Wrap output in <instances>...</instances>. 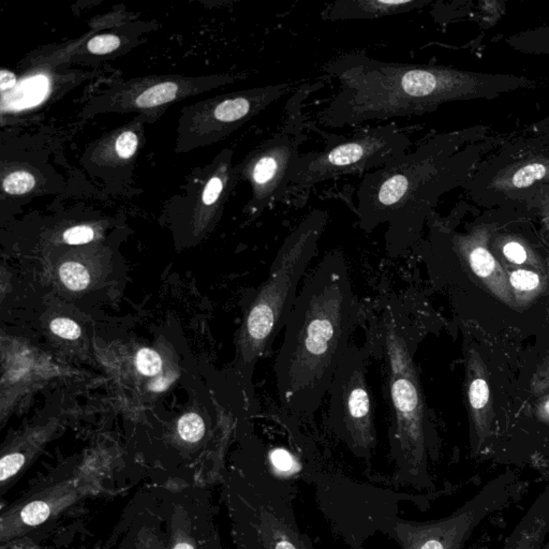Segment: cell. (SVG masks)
<instances>
[{
  "label": "cell",
  "mask_w": 549,
  "mask_h": 549,
  "mask_svg": "<svg viewBox=\"0 0 549 549\" xmlns=\"http://www.w3.org/2000/svg\"><path fill=\"white\" fill-rule=\"evenodd\" d=\"M504 251L510 261L517 264L523 263L527 259L525 248L517 242H508L504 247Z\"/></svg>",
  "instance_id": "4316f807"
},
{
  "label": "cell",
  "mask_w": 549,
  "mask_h": 549,
  "mask_svg": "<svg viewBox=\"0 0 549 549\" xmlns=\"http://www.w3.org/2000/svg\"><path fill=\"white\" fill-rule=\"evenodd\" d=\"M94 231L88 225H76L63 233V238L69 245H82L92 242Z\"/></svg>",
  "instance_id": "cb8c5ba5"
},
{
  "label": "cell",
  "mask_w": 549,
  "mask_h": 549,
  "mask_svg": "<svg viewBox=\"0 0 549 549\" xmlns=\"http://www.w3.org/2000/svg\"><path fill=\"white\" fill-rule=\"evenodd\" d=\"M178 433L183 440L194 443L201 440L205 433V425L201 416L188 413L178 422Z\"/></svg>",
  "instance_id": "9a60e30c"
},
{
  "label": "cell",
  "mask_w": 549,
  "mask_h": 549,
  "mask_svg": "<svg viewBox=\"0 0 549 549\" xmlns=\"http://www.w3.org/2000/svg\"><path fill=\"white\" fill-rule=\"evenodd\" d=\"M510 281L512 283V286L517 289V290L531 291L539 287V277L537 276V273H532V271L519 269V271H514L510 275Z\"/></svg>",
  "instance_id": "603a6c76"
},
{
  "label": "cell",
  "mask_w": 549,
  "mask_h": 549,
  "mask_svg": "<svg viewBox=\"0 0 549 549\" xmlns=\"http://www.w3.org/2000/svg\"><path fill=\"white\" fill-rule=\"evenodd\" d=\"M50 513H51V510L45 502L34 501L23 508L21 517L26 525L38 526L44 523L49 518Z\"/></svg>",
  "instance_id": "ffe728a7"
},
{
  "label": "cell",
  "mask_w": 549,
  "mask_h": 549,
  "mask_svg": "<svg viewBox=\"0 0 549 549\" xmlns=\"http://www.w3.org/2000/svg\"><path fill=\"white\" fill-rule=\"evenodd\" d=\"M140 146V136L136 130L123 129L115 132L112 138H105L94 153L97 163L102 165L128 163L136 155Z\"/></svg>",
  "instance_id": "7c38bea8"
},
{
  "label": "cell",
  "mask_w": 549,
  "mask_h": 549,
  "mask_svg": "<svg viewBox=\"0 0 549 549\" xmlns=\"http://www.w3.org/2000/svg\"><path fill=\"white\" fill-rule=\"evenodd\" d=\"M235 76L216 75L207 78L156 76L124 83L103 92L90 103L86 111L142 112L148 114L163 113L171 104L196 92L233 82ZM85 111V112H86Z\"/></svg>",
  "instance_id": "9c48e42d"
},
{
  "label": "cell",
  "mask_w": 549,
  "mask_h": 549,
  "mask_svg": "<svg viewBox=\"0 0 549 549\" xmlns=\"http://www.w3.org/2000/svg\"><path fill=\"white\" fill-rule=\"evenodd\" d=\"M410 145L409 134L396 125L361 129L319 152L300 155L291 173L290 188L308 189L342 175L366 174L404 155Z\"/></svg>",
  "instance_id": "5b68a950"
},
{
  "label": "cell",
  "mask_w": 549,
  "mask_h": 549,
  "mask_svg": "<svg viewBox=\"0 0 549 549\" xmlns=\"http://www.w3.org/2000/svg\"><path fill=\"white\" fill-rule=\"evenodd\" d=\"M470 404L475 409H483L489 400V389L486 381L475 379L470 385Z\"/></svg>",
  "instance_id": "7402d4cb"
},
{
  "label": "cell",
  "mask_w": 549,
  "mask_h": 549,
  "mask_svg": "<svg viewBox=\"0 0 549 549\" xmlns=\"http://www.w3.org/2000/svg\"><path fill=\"white\" fill-rule=\"evenodd\" d=\"M446 147L433 140L364 175L356 190L362 230L386 227L385 249L400 257L419 242L433 202L446 185Z\"/></svg>",
  "instance_id": "3957f363"
},
{
  "label": "cell",
  "mask_w": 549,
  "mask_h": 549,
  "mask_svg": "<svg viewBox=\"0 0 549 549\" xmlns=\"http://www.w3.org/2000/svg\"><path fill=\"white\" fill-rule=\"evenodd\" d=\"M171 383H172V381L167 379V377H160L150 383L149 389L153 392H163V391L167 390Z\"/></svg>",
  "instance_id": "f1b7e54d"
},
{
  "label": "cell",
  "mask_w": 549,
  "mask_h": 549,
  "mask_svg": "<svg viewBox=\"0 0 549 549\" xmlns=\"http://www.w3.org/2000/svg\"><path fill=\"white\" fill-rule=\"evenodd\" d=\"M322 71L335 90L317 112L315 121L329 129L425 114L470 90L469 76L458 71L386 63L361 52L337 56Z\"/></svg>",
  "instance_id": "7a4b0ae2"
},
{
  "label": "cell",
  "mask_w": 549,
  "mask_h": 549,
  "mask_svg": "<svg viewBox=\"0 0 549 549\" xmlns=\"http://www.w3.org/2000/svg\"><path fill=\"white\" fill-rule=\"evenodd\" d=\"M469 260L472 271L481 278H488L498 267L494 257L485 248L479 247L472 250Z\"/></svg>",
  "instance_id": "2e32d148"
},
{
  "label": "cell",
  "mask_w": 549,
  "mask_h": 549,
  "mask_svg": "<svg viewBox=\"0 0 549 549\" xmlns=\"http://www.w3.org/2000/svg\"><path fill=\"white\" fill-rule=\"evenodd\" d=\"M51 329L54 334L69 340H75L81 336L80 327L72 320L65 318L53 320L51 322Z\"/></svg>",
  "instance_id": "44dd1931"
},
{
  "label": "cell",
  "mask_w": 549,
  "mask_h": 549,
  "mask_svg": "<svg viewBox=\"0 0 549 549\" xmlns=\"http://www.w3.org/2000/svg\"><path fill=\"white\" fill-rule=\"evenodd\" d=\"M36 177L24 169L9 173L3 179V190L10 196H23L36 187Z\"/></svg>",
  "instance_id": "5bb4252c"
},
{
  "label": "cell",
  "mask_w": 549,
  "mask_h": 549,
  "mask_svg": "<svg viewBox=\"0 0 549 549\" xmlns=\"http://www.w3.org/2000/svg\"><path fill=\"white\" fill-rule=\"evenodd\" d=\"M276 549H296V547L291 545L290 543L288 542H282L280 544H278Z\"/></svg>",
  "instance_id": "4dcf8cb0"
},
{
  "label": "cell",
  "mask_w": 549,
  "mask_h": 549,
  "mask_svg": "<svg viewBox=\"0 0 549 549\" xmlns=\"http://www.w3.org/2000/svg\"><path fill=\"white\" fill-rule=\"evenodd\" d=\"M361 315L344 253L329 252L306 277L284 327L275 362L281 412L307 421L319 411Z\"/></svg>",
  "instance_id": "6da1fadb"
},
{
  "label": "cell",
  "mask_w": 549,
  "mask_h": 549,
  "mask_svg": "<svg viewBox=\"0 0 549 549\" xmlns=\"http://www.w3.org/2000/svg\"><path fill=\"white\" fill-rule=\"evenodd\" d=\"M544 411L545 413L549 415V400H547L546 404H544Z\"/></svg>",
  "instance_id": "1f68e13d"
},
{
  "label": "cell",
  "mask_w": 549,
  "mask_h": 549,
  "mask_svg": "<svg viewBox=\"0 0 549 549\" xmlns=\"http://www.w3.org/2000/svg\"><path fill=\"white\" fill-rule=\"evenodd\" d=\"M25 462V457L21 453H14L5 456L0 462V479L6 481L9 477L17 475Z\"/></svg>",
  "instance_id": "d4e9b609"
},
{
  "label": "cell",
  "mask_w": 549,
  "mask_h": 549,
  "mask_svg": "<svg viewBox=\"0 0 549 549\" xmlns=\"http://www.w3.org/2000/svg\"><path fill=\"white\" fill-rule=\"evenodd\" d=\"M305 136L300 131H282L254 148L236 169L251 187L250 211L262 213L278 202L290 188L293 167L300 157V148Z\"/></svg>",
  "instance_id": "ba28073f"
},
{
  "label": "cell",
  "mask_w": 549,
  "mask_h": 549,
  "mask_svg": "<svg viewBox=\"0 0 549 549\" xmlns=\"http://www.w3.org/2000/svg\"><path fill=\"white\" fill-rule=\"evenodd\" d=\"M290 88L288 83L267 85L202 102L188 113L183 136L190 140V147L217 142L267 110Z\"/></svg>",
  "instance_id": "52a82bcc"
},
{
  "label": "cell",
  "mask_w": 549,
  "mask_h": 549,
  "mask_svg": "<svg viewBox=\"0 0 549 549\" xmlns=\"http://www.w3.org/2000/svg\"><path fill=\"white\" fill-rule=\"evenodd\" d=\"M17 83V75L14 73L6 70V69H1V71H0V90H1L3 94L13 90Z\"/></svg>",
  "instance_id": "83f0119b"
},
{
  "label": "cell",
  "mask_w": 549,
  "mask_h": 549,
  "mask_svg": "<svg viewBox=\"0 0 549 549\" xmlns=\"http://www.w3.org/2000/svg\"><path fill=\"white\" fill-rule=\"evenodd\" d=\"M425 3V0H338L325 9L323 19L331 22L373 20L412 12Z\"/></svg>",
  "instance_id": "30bf717a"
},
{
  "label": "cell",
  "mask_w": 549,
  "mask_h": 549,
  "mask_svg": "<svg viewBox=\"0 0 549 549\" xmlns=\"http://www.w3.org/2000/svg\"><path fill=\"white\" fill-rule=\"evenodd\" d=\"M549 535V484L506 539L504 549H541Z\"/></svg>",
  "instance_id": "8fae6325"
},
{
  "label": "cell",
  "mask_w": 549,
  "mask_h": 549,
  "mask_svg": "<svg viewBox=\"0 0 549 549\" xmlns=\"http://www.w3.org/2000/svg\"><path fill=\"white\" fill-rule=\"evenodd\" d=\"M327 213L313 209L283 240L245 318L242 353L246 365L253 367L271 351L284 329L298 294V286L317 253L327 225Z\"/></svg>",
  "instance_id": "277c9868"
},
{
  "label": "cell",
  "mask_w": 549,
  "mask_h": 549,
  "mask_svg": "<svg viewBox=\"0 0 549 549\" xmlns=\"http://www.w3.org/2000/svg\"><path fill=\"white\" fill-rule=\"evenodd\" d=\"M121 44V38L115 34H99L87 42L86 50L92 55H107L119 49Z\"/></svg>",
  "instance_id": "ac0fdd59"
},
{
  "label": "cell",
  "mask_w": 549,
  "mask_h": 549,
  "mask_svg": "<svg viewBox=\"0 0 549 549\" xmlns=\"http://www.w3.org/2000/svg\"><path fill=\"white\" fill-rule=\"evenodd\" d=\"M371 353L369 338L362 346H349L327 393L329 425L356 442H366L373 433L375 410L367 381V361Z\"/></svg>",
  "instance_id": "8992f818"
},
{
  "label": "cell",
  "mask_w": 549,
  "mask_h": 549,
  "mask_svg": "<svg viewBox=\"0 0 549 549\" xmlns=\"http://www.w3.org/2000/svg\"><path fill=\"white\" fill-rule=\"evenodd\" d=\"M61 281L69 290L82 291L90 284L87 269L78 262H65L59 269Z\"/></svg>",
  "instance_id": "4fadbf2b"
},
{
  "label": "cell",
  "mask_w": 549,
  "mask_h": 549,
  "mask_svg": "<svg viewBox=\"0 0 549 549\" xmlns=\"http://www.w3.org/2000/svg\"><path fill=\"white\" fill-rule=\"evenodd\" d=\"M271 458L273 465L282 472L290 471L293 468V465H294L292 456L286 450L278 448V450H273L271 453Z\"/></svg>",
  "instance_id": "484cf974"
},
{
  "label": "cell",
  "mask_w": 549,
  "mask_h": 549,
  "mask_svg": "<svg viewBox=\"0 0 549 549\" xmlns=\"http://www.w3.org/2000/svg\"><path fill=\"white\" fill-rule=\"evenodd\" d=\"M136 365L140 373L146 377H155L163 368V360L152 349L143 348L136 354Z\"/></svg>",
  "instance_id": "e0dca14e"
},
{
  "label": "cell",
  "mask_w": 549,
  "mask_h": 549,
  "mask_svg": "<svg viewBox=\"0 0 549 549\" xmlns=\"http://www.w3.org/2000/svg\"><path fill=\"white\" fill-rule=\"evenodd\" d=\"M546 167L541 163L526 165L514 175L512 183L517 188H526L532 185L535 180L542 179L546 175Z\"/></svg>",
  "instance_id": "d6986e66"
},
{
  "label": "cell",
  "mask_w": 549,
  "mask_h": 549,
  "mask_svg": "<svg viewBox=\"0 0 549 549\" xmlns=\"http://www.w3.org/2000/svg\"><path fill=\"white\" fill-rule=\"evenodd\" d=\"M174 549H194L192 545L189 544V543L183 542L179 543L177 544L176 546L174 547Z\"/></svg>",
  "instance_id": "f546056e"
}]
</instances>
